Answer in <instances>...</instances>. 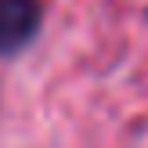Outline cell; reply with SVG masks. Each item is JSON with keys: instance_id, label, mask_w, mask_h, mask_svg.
I'll list each match as a JSON object with an SVG mask.
<instances>
[{"instance_id": "obj_1", "label": "cell", "mask_w": 148, "mask_h": 148, "mask_svg": "<svg viewBox=\"0 0 148 148\" xmlns=\"http://www.w3.org/2000/svg\"><path fill=\"white\" fill-rule=\"evenodd\" d=\"M43 25L40 0H0V58H11L36 40Z\"/></svg>"}]
</instances>
